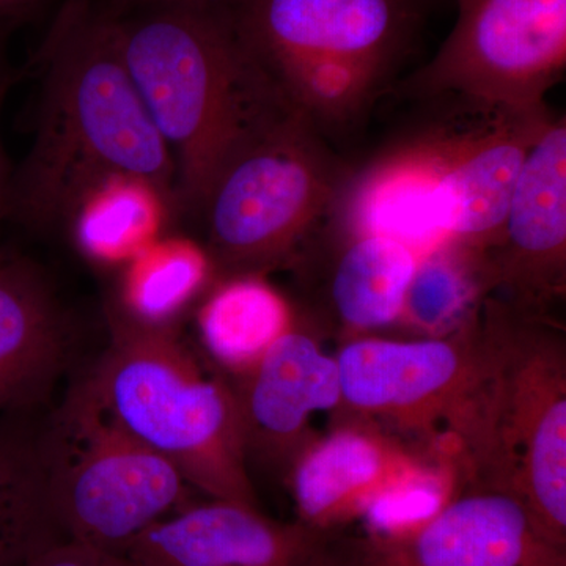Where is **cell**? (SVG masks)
I'll return each instance as SVG.
<instances>
[{
  "mask_svg": "<svg viewBox=\"0 0 566 566\" xmlns=\"http://www.w3.org/2000/svg\"><path fill=\"white\" fill-rule=\"evenodd\" d=\"M111 20L172 155L175 210L197 216L234 153L296 112L245 52L223 0L145 7Z\"/></svg>",
  "mask_w": 566,
  "mask_h": 566,
  "instance_id": "cell-1",
  "label": "cell"
},
{
  "mask_svg": "<svg viewBox=\"0 0 566 566\" xmlns=\"http://www.w3.org/2000/svg\"><path fill=\"white\" fill-rule=\"evenodd\" d=\"M442 99L449 114L349 175L334 208L338 226L389 234L420 259L442 245L497 243L524 161L553 117Z\"/></svg>",
  "mask_w": 566,
  "mask_h": 566,
  "instance_id": "cell-2",
  "label": "cell"
},
{
  "mask_svg": "<svg viewBox=\"0 0 566 566\" xmlns=\"http://www.w3.org/2000/svg\"><path fill=\"white\" fill-rule=\"evenodd\" d=\"M35 140L10 186L29 226L69 221L77 200L111 175L147 178L172 196L175 163L123 62L114 21L92 6L52 29Z\"/></svg>",
  "mask_w": 566,
  "mask_h": 566,
  "instance_id": "cell-3",
  "label": "cell"
},
{
  "mask_svg": "<svg viewBox=\"0 0 566 566\" xmlns=\"http://www.w3.org/2000/svg\"><path fill=\"white\" fill-rule=\"evenodd\" d=\"M285 103L329 142L370 114L412 48L430 0H223Z\"/></svg>",
  "mask_w": 566,
  "mask_h": 566,
  "instance_id": "cell-4",
  "label": "cell"
},
{
  "mask_svg": "<svg viewBox=\"0 0 566 566\" xmlns=\"http://www.w3.org/2000/svg\"><path fill=\"white\" fill-rule=\"evenodd\" d=\"M82 382L115 423L174 464L193 491L259 506L233 386L208 375L172 326L112 315L109 345Z\"/></svg>",
  "mask_w": 566,
  "mask_h": 566,
  "instance_id": "cell-5",
  "label": "cell"
},
{
  "mask_svg": "<svg viewBox=\"0 0 566 566\" xmlns=\"http://www.w3.org/2000/svg\"><path fill=\"white\" fill-rule=\"evenodd\" d=\"M335 360L338 419L374 424L453 469L464 485L479 479L486 455L491 367L476 311L439 337L353 338Z\"/></svg>",
  "mask_w": 566,
  "mask_h": 566,
  "instance_id": "cell-6",
  "label": "cell"
},
{
  "mask_svg": "<svg viewBox=\"0 0 566 566\" xmlns=\"http://www.w3.org/2000/svg\"><path fill=\"white\" fill-rule=\"evenodd\" d=\"M490 354L482 485L515 495L532 523L566 547V344L558 319L488 294L476 308Z\"/></svg>",
  "mask_w": 566,
  "mask_h": 566,
  "instance_id": "cell-7",
  "label": "cell"
},
{
  "mask_svg": "<svg viewBox=\"0 0 566 566\" xmlns=\"http://www.w3.org/2000/svg\"><path fill=\"white\" fill-rule=\"evenodd\" d=\"M352 172L297 114L249 142L222 167L197 214L214 274L292 268L329 221Z\"/></svg>",
  "mask_w": 566,
  "mask_h": 566,
  "instance_id": "cell-8",
  "label": "cell"
},
{
  "mask_svg": "<svg viewBox=\"0 0 566 566\" xmlns=\"http://www.w3.org/2000/svg\"><path fill=\"white\" fill-rule=\"evenodd\" d=\"M63 539L125 556L182 506L192 488L174 464L114 422L80 382L40 434Z\"/></svg>",
  "mask_w": 566,
  "mask_h": 566,
  "instance_id": "cell-9",
  "label": "cell"
},
{
  "mask_svg": "<svg viewBox=\"0 0 566 566\" xmlns=\"http://www.w3.org/2000/svg\"><path fill=\"white\" fill-rule=\"evenodd\" d=\"M455 3L452 32L401 91L480 109L547 111V92L565 76L566 0Z\"/></svg>",
  "mask_w": 566,
  "mask_h": 566,
  "instance_id": "cell-10",
  "label": "cell"
},
{
  "mask_svg": "<svg viewBox=\"0 0 566 566\" xmlns=\"http://www.w3.org/2000/svg\"><path fill=\"white\" fill-rule=\"evenodd\" d=\"M334 566H566V547L536 531L515 495L472 485L405 534L342 532Z\"/></svg>",
  "mask_w": 566,
  "mask_h": 566,
  "instance_id": "cell-11",
  "label": "cell"
},
{
  "mask_svg": "<svg viewBox=\"0 0 566 566\" xmlns=\"http://www.w3.org/2000/svg\"><path fill=\"white\" fill-rule=\"evenodd\" d=\"M486 292L554 318L566 293V122L551 118L517 177L497 243L482 251ZM486 294V296H488ZM557 319V318H554Z\"/></svg>",
  "mask_w": 566,
  "mask_h": 566,
  "instance_id": "cell-12",
  "label": "cell"
},
{
  "mask_svg": "<svg viewBox=\"0 0 566 566\" xmlns=\"http://www.w3.org/2000/svg\"><path fill=\"white\" fill-rule=\"evenodd\" d=\"M340 534L208 497L148 528L123 557L133 566H334Z\"/></svg>",
  "mask_w": 566,
  "mask_h": 566,
  "instance_id": "cell-13",
  "label": "cell"
},
{
  "mask_svg": "<svg viewBox=\"0 0 566 566\" xmlns=\"http://www.w3.org/2000/svg\"><path fill=\"white\" fill-rule=\"evenodd\" d=\"M233 390L249 465L260 463L283 479L315 438L308 430L312 417L335 412L342 403L337 360L323 352L318 331L300 312L262 359L237 376Z\"/></svg>",
  "mask_w": 566,
  "mask_h": 566,
  "instance_id": "cell-14",
  "label": "cell"
},
{
  "mask_svg": "<svg viewBox=\"0 0 566 566\" xmlns=\"http://www.w3.org/2000/svg\"><path fill=\"white\" fill-rule=\"evenodd\" d=\"M419 260L411 245L389 234L326 222L292 266L314 293L311 307L297 312L344 342L367 337L400 322Z\"/></svg>",
  "mask_w": 566,
  "mask_h": 566,
  "instance_id": "cell-15",
  "label": "cell"
},
{
  "mask_svg": "<svg viewBox=\"0 0 566 566\" xmlns=\"http://www.w3.org/2000/svg\"><path fill=\"white\" fill-rule=\"evenodd\" d=\"M422 455L374 424L338 419L329 434L314 438L285 475L296 520L340 532Z\"/></svg>",
  "mask_w": 566,
  "mask_h": 566,
  "instance_id": "cell-16",
  "label": "cell"
},
{
  "mask_svg": "<svg viewBox=\"0 0 566 566\" xmlns=\"http://www.w3.org/2000/svg\"><path fill=\"white\" fill-rule=\"evenodd\" d=\"M69 357V329L33 264L0 259V416L43 403Z\"/></svg>",
  "mask_w": 566,
  "mask_h": 566,
  "instance_id": "cell-17",
  "label": "cell"
},
{
  "mask_svg": "<svg viewBox=\"0 0 566 566\" xmlns=\"http://www.w3.org/2000/svg\"><path fill=\"white\" fill-rule=\"evenodd\" d=\"M172 196L147 178L111 175L74 205L69 222L77 249L93 263L126 264L163 237Z\"/></svg>",
  "mask_w": 566,
  "mask_h": 566,
  "instance_id": "cell-18",
  "label": "cell"
},
{
  "mask_svg": "<svg viewBox=\"0 0 566 566\" xmlns=\"http://www.w3.org/2000/svg\"><path fill=\"white\" fill-rule=\"evenodd\" d=\"M296 318V308L264 275L221 279L197 314L205 352L219 367L240 376L262 359Z\"/></svg>",
  "mask_w": 566,
  "mask_h": 566,
  "instance_id": "cell-19",
  "label": "cell"
},
{
  "mask_svg": "<svg viewBox=\"0 0 566 566\" xmlns=\"http://www.w3.org/2000/svg\"><path fill=\"white\" fill-rule=\"evenodd\" d=\"M59 542L40 436L0 416V566H21Z\"/></svg>",
  "mask_w": 566,
  "mask_h": 566,
  "instance_id": "cell-20",
  "label": "cell"
},
{
  "mask_svg": "<svg viewBox=\"0 0 566 566\" xmlns=\"http://www.w3.org/2000/svg\"><path fill=\"white\" fill-rule=\"evenodd\" d=\"M214 274L207 249L189 238L161 237L125 264L120 314L147 326H170Z\"/></svg>",
  "mask_w": 566,
  "mask_h": 566,
  "instance_id": "cell-21",
  "label": "cell"
},
{
  "mask_svg": "<svg viewBox=\"0 0 566 566\" xmlns=\"http://www.w3.org/2000/svg\"><path fill=\"white\" fill-rule=\"evenodd\" d=\"M486 294L482 252L442 245L419 260L398 323L424 337L450 334L474 315Z\"/></svg>",
  "mask_w": 566,
  "mask_h": 566,
  "instance_id": "cell-22",
  "label": "cell"
},
{
  "mask_svg": "<svg viewBox=\"0 0 566 566\" xmlns=\"http://www.w3.org/2000/svg\"><path fill=\"white\" fill-rule=\"evenodd\" d=\"M463 490V480L453 469L422 458L387 486L360 520L368 534H405L438 515Z\"/></svg>",
  "mask_w": 566,
  "mask_h": 566,
  "instance_id": "cell-23",
  "label": "cell"
},
{
  "mask_svg": "<svg viewBox=\"0 0 566 566\" xmlns=\"http://www.w3.org/2000/svg\"><path fill=\"white\" fill-rule=\"evenodd\" d=\"M21 566H133L125 557L63 539L41 549Z\"/></svg>",
  "mask_w": 566,
  "mask_h": 566,
  "instance_id": "cell-24",
  "label": "cell"
},
{
  "mask_svg": "<svg viewBox=\"0 0 566 566\" xmlns=\"http://www.w3.org/2000/svg\"><path fill=\"white\" fill-rule=\"evenodd\" d=\"M189 2V0H98L91 3L92 9L106 14L109 18H118L133 10L145 9V7L166 6V3Z\"/></svg>",
  "mask_w": 566,
  "mask_h": 566,
  "instance_id": "cell-25",
  "label": "cell"
},
{
  "mask_svg": "<svg viewBox=\"0 0 566 566\" xmlns=\"http://www.w3.org/2000/svg\"><path fill=\"white\" fill-rule=\"evenodd\" d=\"M9 82L0 81V109H2L3 99H6ZM10 186L7 181L6 159H3L2 144H0V216L9 210Z\"/></svg>",
  "mask_w": 566,
  "mask_h": 566,
  "instance_id": "cell-26",
  "label": "cell"
},
{
  "mask_svg": "<svg viewBox=\"0 0 566 566\" xmlns=\"http://www.w3.org/2000/svg\"><path fill=\"white\" fill-rule=\"evenodd\" d=\"M46 0H0V17L22 13L41 6Z\"/></svg>",
  "mask_w": 566,
  "mask_h": 566,
  "instance_id": "cell-27",
  "label": "cell"
},
{
  "mask_svg": "<svg viewBox=\"0 0 566 566\" xmlns=\"http://www.w3.org/2000/svg\"><path fill=\"white\" fill-rule=\"evenodd\" d=\"M91 0H66L65 6L61 11L62 20H69V18L76 17L77 13H81L82 10L87 9Z\"/></svg>",
  "mask_w": 566,
  "mask_h": 566,
  "instance_id": "cell-28",
  "label": "cell"
}]
</instances>
